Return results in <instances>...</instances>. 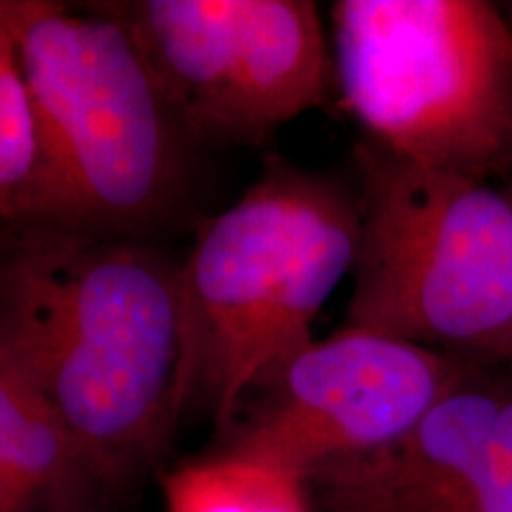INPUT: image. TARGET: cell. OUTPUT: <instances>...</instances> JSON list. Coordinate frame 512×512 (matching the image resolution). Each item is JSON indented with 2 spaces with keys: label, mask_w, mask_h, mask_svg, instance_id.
I'll return each mask as SVG.
<instances>
[{
  "label": "cell",
  "mask_w": 512,
  "mask_h": 512,
  "mask_svg": "<svg viewBox=\"0 0 512 512\" xmlns=\"http://www.w3.org/2000/svg\"><path fill=\"white\" fill-rule=\"evenodd\" d=\"M508 171H510V178H508V183H505V192H508V197H510V202H512V162H510V166H508Z\"/></svg>",
  "instance_id": "12"
},
{
  "label": "cell",
  "mask_w": 512,
  "mask_h": 512,
  "mask_svg": "<svg viewBox=\"0 0 512 512\" xmlns=\"http://www.w3.org/2000/svg\"><path fill=\"white\" fill-rule=\"evenodd\" d=\"M356 245V200L283 159L204 223L181 266L183 411L202 406L223 437L254 384L316 339Z\"/></svg>",
  "instance_id": "3"
},
{
  "label": "cell",
  "mask_w": 512,
  "mask_h": 512,
  "mask_svg": "<svg viewBox=\"0 0 512 512\" xmlns=\"http://www.w3.org/2000/svg\"><path fill=\"white\" fill-rule=\"evenodd\" d=\"M358 245L347 328L470 366L512 358V202L456 171L356 147Z\"/></svg>",
  "instance_id": "4"
},
{
  "label": "cell",
  "mask_w": 512,
  "mask_h": 512,
  "mask_svg": "<svg viewBox=\"0 0 512 512\" xmlns=\"http://www.w3.org/2000/svg\"><path fill=\"white\" fill-rule=\"evenodd\" d=\"M335 86L368 143L489 181L512 162V27L484 0H339Z\"/></svg>",
  "instance_id": "5"
},
{
  "label": "cell",
  "mask_w": 512,
  "mask_h": 512,
  "mask_svg": "<svg viewBox=\"0 0 512 512\" xmlns=\"http://www.w3.org/2000/svg\"><path fill=\"white\" fill-rule=\"evenodd\" d=\"M162 489L166 512H316L304 475L226 446L176 465Z\"/></svg>",
  "instance_id": "10"
},
{
  "label": "cell",
  "mask_w": 512,
  "mask_h": 512,
  "mask_svg": "<svg viewBox=\"0 0 512 512\" xmlns=\"http://www.w3.org/2000/svg\"><path fill=\"white\" fill-rule=\"evenodd\" d=\"M93 512H117V508H100V510H93Z\"/></svg>",
  "instance_id": "13"
},
{
  "label": "cell",
  "mask_w": 512,
  "mask_h": 512,
  "mask_svg": "<svg viewBox=\"0 0 512 512\" xmlns=\"http://www.w3.org/2000/svg\"><path fill=\"white\" fill-rule=\"evenodd\" d=\"M133 38L183 138L259 145L325 102L332 46L309 0L100 5Z\"/></svg>",
  "instance_id": "6"
},
{
  "label": "cell",
  "mask_w": 512,
  "mask_h": 512,
  "mask_svg": "<svg viewBox=\"0 0 512 512\" xmlns=\"http://www.w3.org/2000/svg\"><path fill=\"white\" fill-rule=\"evenodd\" d=\"M117 508L64 427L0 358V512Z\"/></svg>",
  "instance_id": "9"
},
{
  "label": "cell",
  "mask_w": 512,
  "mask_h": 512,
  "mask_svg": "<svg viewBox=\"0 0 512 512\" xmlns=\"http://www.w3.org/2000/svg\"><path fill=\"white\" fill-rule=\"evenodd\" d=\"M3 10L36 131L15 221L140 238L181 190L183 133L138 46L102 8L3 0Z\"/></svg>",
  "instance_id": "2"
},
{
  "label": "cell",
  "mask_w": 512,
  "mask_h": 512,
  "mask_svg": "<svg viewBox=\"0 0 512 512\" xmlns=\"http://www.w3.org/2000/svg\"><path fill=\"white\" fill-rule=\"evenodd\" d=\"M34 112L19 64L15 36L0 0V226L19 216L34 176Z\"/></svg>",
  "instance_id": "11"
},
{
  "label": "cell",
  "mask_w": 512,
  "mask_h": 512,
  "mask_svg": "<svg viewBox=\"0 0 512 512\" xmlns=\"http://www.w3.org/2000/svg\"><path fill=\"white\" fill-rule=\"evenodd\" d=\"M309 489L316 512H512V389L470 370L406 434Z\"/></svg>",
  "instance_id": "8"
},
{
  "label": "cell",
  "mask_w": 512,
  "mask_h": 512,
  "mask_svg": "<svg viewBox=\"0 0 512 512\" xmlns=\"http://www.w3.org/2000/svg\"><path fill=\"white\" fill-rule=\"evenodd\" d=\"M477 366L344 325L254 384L221 446L309 479L339 460L392 444Z\"/></svg>",
  "instance_id": "7"
},
{
  "label": "cell",
  "mask_w": 512,
  "mask_h": 512,
  "mask_svg": "<svg viewBox=\"0 0 512 512\" xmlns=\"http://www.w3.org/2000/svg\"><path fill=\"white\" fill-rule=\"evenodd\" d=\"M0 358L121 498L183 415L181 266L140 238L3 223Z\"/></svg>",
  "instance_id": "1"
}]
</instances>
